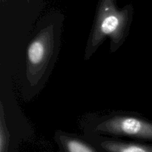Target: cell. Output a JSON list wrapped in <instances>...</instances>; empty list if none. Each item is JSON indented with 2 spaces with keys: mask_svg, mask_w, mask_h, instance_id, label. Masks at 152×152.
<instances>
[{
  "mask_svg": "<svg viewBox=\"0 0 152 152\" xmlns=\"http://www.w3.org/2000/svg\"><path fill=\"white\" fill-rule=\"evenodd\" d=\"M133 14L132 4L119 7L117 0H99L86 45L85 59H90L106 38L110 39L111 53L117 51L129 35Z\"/></svg>",
  "mask_w": 152,
  "mask_h": 152,
  "instance_id": "cell-1",
  "label": "cell"
},
{
  "mask_svg": "<svg viewBox=\"0 0 152 152\" xmlns=\"http://www.w3.org/2000/svg\"><path fill=\"white\" fill-rule=\"evenodd\" d=\"M60 29L59 22H45L30 41L26 51L25 76L31 88H37L53 65L60 41Z\"/></svg>",
  "mask_w": 152,
  "mask_h": 152,
  "instance_id": "cell-2",
  "label": "cell"
},
{
  "mask_svg": "<svg viewBox=\"0 0 152 152\" xmlns=\"http://www.w3.org/2000/svg\"><path fill=\"white\" fill-rule=\"evenodd\" d=\"M86 133L152 142V120L129 113H114L88 123Z\"/></svg>",
  "mask_w": 152,
  "mask_h": 152,
  "instance_id": "cell-3",
  "label": "cell"
},
{
  "mask_svg": "<svg viewBox=\"0 0 152 152\" xmlns=\"http://www.w3.org/2000/svg\"><path fill=\"white\" fill-rule=\"evenodd\" d=\"M84 136L102 152H152V144L146 142L126 140L90 133H85Z\"/></svg>",
  "mask_w": 152,
  "mask_h": 152,
  "instance_id": "cell-4",
  "label": "cell"
},
{
  "mask_svg": "<svg viewBox=\"0 0 152 152\" xmlns=\"http://www.w3.org/2000/svg\"><path fill=\"white\" fill-rule=\"evenodd\" d=\"M54 140L58 145V152H102L94 145L85 136L56 131Z\"/></svg>",
  "mask_w": 152,
  "mask_h": 152,
  "instance_id": "cell-5",
  "label": "cell"
},
{
  "mask_svg": "<svg viewBox=\"0 0 152 152\" xmlns=\"http://www.w3.org/2000/svg\"><path fill=\"white\" fill-rule=\"evenodd\" d=\"M10 133L6 124L4 106L0 101V152H8Z\"/></svg>",
  "mask_w": 152,
  "mask_h": 152,
  "instance_id": "cell-6",
  "label": "cell"
},
{
  "mask_svg": "<svg viewBox=\"0 0 152 152\" xmlns=\"http://www.w3.org/2000/svg\"><path fill=\"white\" fill-rule=\"evenodd\" d=\"M27 1H28V2H29V1H31V0H27Z\"/></svg>",
  "mask_w": 152,
  "mask_h": 152,
  "instance_id": "cell-7",
  "label": "cell"
},
{
  "mask_svg": "<svg viewBox=\"0 0 152 152\" xmlns=\"http://www.w3.org/2000/svg\"><path fill=\"white\" fill-rule=\"evenodd\" d=\"M1 1H4V0H1Z\"/></svg>",
  "mask_w": 152,
  "mask_h": 152,
  "instance_id": "cell-8",
  "label": "cell"
}]
</instances>
